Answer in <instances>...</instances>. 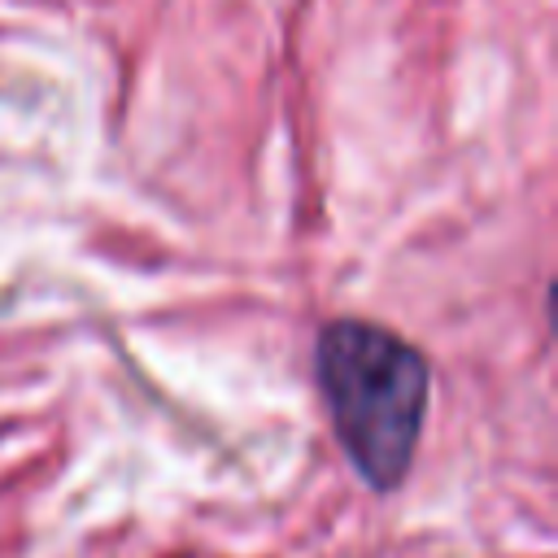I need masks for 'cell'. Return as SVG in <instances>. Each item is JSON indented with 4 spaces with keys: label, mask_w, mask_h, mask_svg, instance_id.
<instances>
[{
    "label": "cell",
    "mask_w": 558,
    "mask_h": 558,
    "mask_svg": "<svg viewBox=\"0 0 558 558\" xmlns=\"http://www.w3.org/2000/svg\"><path fill=\"white\" fill-rule=\"evenodd\" d=\"M314 371L331 427L357 475L379 493L397 488L427 418V357L379 323L336 318L318 331Z\"/></svg>",
    "instance_id": "6da1fadb"
}]
</instances>
